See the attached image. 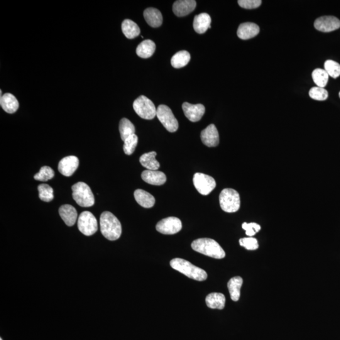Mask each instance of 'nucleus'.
<instances>
[{
	"label": "nucleus",
	"instance_id": "30",
	"mask_svg": "<svg viewBox=\"0 0 340 340\" xmlns=\"http://www.w3.org/2000/svg\"><path fill=\"white\" fill-rule=\"evenodd\" d=\"M312 78L317 87L324 88L328 82L329 75L324 70L317 68L313 71Z\"/></svg>",
	"mask_w": 340,
	"mask_h": 340
},
{
	"label": "nucleus",
	"instance_id": "20",
	"mask_svg": "<svg viewBox=\"0 0 340 340\" xmlns=\"http://www.w3.org/2000/svg\"><path fill=\"white\" fill-rule=\"evenodd\" d=\"M210 23H211V18L209 15L202 13L194 17L193 26L197 33L202 34L205 33L208 29L211 28Z\"/></svg>",
	"mask_w": 340,
	"mask_h": 340
},
{
	"label": "nucleus",
	"instance_id": "37",
	"mask_svg": "<svg viewBox=\"0 0 340 340\" xmlns=\"http://www.w3.org/2000/svg\"><path fill=\"white\" fill-rule=\"evenodd\" d=\"M242 227L244 230H245L246 235L250 237L255 235V234L260 231L261 229L260 225L254 223V222H251V223L244 222L242 224Z\"/></svg>",
	"mask_w": 340,
	"mask_h": 340
},
{
	"label": "nucleus",
	"instance_id": "27",
	"mask_svg": "<svg viewBox=\"0 0 340 340\" xmlns=\"http://www.w3.org/2000/svg\"><path fill=\"white\" fill-rule=\"evenodd\" d=\"M122 31L127 39H133L139 36L141 31L139 26L133 21L125 20L122 24Z\"/></svg>",
	"mask_w": 340,
	"mask_h": 340
},
{
	"label": "nucleus",
	"instance_id": "35",
	"mask_svg": "<svg viewBox=\"0 0 340 340\" xmlns=\"http://www.w3.org/2000/svg\"><path fill=\"white\" fill-rule=\"evenodd\" d=\"M309 95L312 99L318 100V101H323L328 97V92L327 90L324 88L318 87H312L310 90Z\"/></svg>",
	"mask_w": 340,
	"mask_h": 340
},
{
	"label": "nucleus",
	"instance_id": "29",
	"mask_svg": "<svg viewBox=\"0 0 340 340\" xmlns=\"http://www.w3.org/2000/svg\"><path fill=\"white\" fill-rule=\"evenodd\" d=\"M119 131L122 140L124 141L129 137L135 134V127L134 124L126 118L122 119L119 124Z\"/></svg>",
	"mask_w": 340,
	"mask_h": 340
},
{
	"label": "nucleus",
	"instance_id": "7",
	"mask_svg": "<svg viewBox=\"0 0 340 340\" xmlns=\"http://www.w3.org/2000/svg\"><path fill=\"white\" fill-rule=\"evenodd\" d=\"M156 116L168 131L175 133L178 130V122L170 107L165 105H160L158 107Z\"/></svg>",
	"mask_w": 340,
	"mask_h": 340
},
{
	"label": "nucleus",
	"instance_id": "9",
	"mask_svg": "<svg viewBox=\"0 0 340 340\" xmlns=\"http://www.w3.org/2000/svg\"><path fill=\"white\" fill-rule=\"evenodd\" d=\"M193 182L198 192L203 195H209L216 187L214 178L201 173H195Z\"/></svg>",
	"mask_w": 340,
	"mask_h": 340
},
{
	"label": "nucleus",
	"instance_id": "21",
	"mask_svg": "<svg viewBox=\"0 0 340 340\" xmlns=\"http://www.w3.org/2000/svg\"><path fill=\"white\" fill-rule=\"evenodd\" d=\"M0 105L2 109L9 114H14L18 110L19 103L14 95L9 94H6L2 96L0 99Z\"/></svg>",
	"mask_w": 340,
	"mask_h": 340
},
{
	"label": "nucleus",
	"instance_id": "28",
	"mask_svg": "<svg viewBox=\"0 0 340 340\" xmlns=\"http://www.w3.org/2000/svg\"><path fill=\"white\" fill-rule=\"evenodd\" d=\"M190 61V53L186 51H181L173 56L171 64L173 68H182L187 65Z\"/></svg>",
	"mask_w": 340,
	"mask_h": 340
},
{
	"label": "nucleus",
	"instance_id": "33",
	"mask_svg": "<svg viewBox=\"0 0 340 340\" xmlns=\"http://www.w3.org/2000/svg\"><path fill=\"white\" fill-rule=\"evenodd\" d=\"M324 70L332 78H337L340 76V65L336 61L327 60L324 63Z\"/></svg>",
	"mask_w": 340,
	"mask_h": 340
},
{
	"label": "nucleus",
	"instance_id": "14",
	"mask_svg": "<svg viewBox=\"0 0 340 340\" xmlns=\"http://www.w3.org/2000/svg\"><path fill=\"white\" fill-rule=\"evenodd\" d=\"M202 143L208 147H216L219 143L218 131L214 124H210L201 132Z\"/></svg>",
	"mask_w": 340,
	"mask_h": 340
},
{
	"label": "nucleus",
	"instance_id": "5",
	"mask_svg": "<svg viewBox=\"0 0 340 340\" xmlns=\"http://www.w3.org/2000/svg\"><path fill=\"white\" fill-rule=\"evenodd\" d=\"M219 203L224 212L232 213L238 211L241 205L239 193L232 188H225L219 195Z\"/></svg>",
	"mask_w": 340,
	"mask_h": 340
},
{
	"label": "nucleus",
	"instance_id": "13",
	"mask_svg": "<svg viewBox=\"0 0 340 340\" xmlns=\"http://www.w3.org/2000/svg\"><path fill=\"white\" fill-rule=\"evenodd\" d=\"M182 109L186 117L193 122L200 121L205 112V107L202 104L192 105L188 102L183 103Z\"/></svg>",
	"mask_w": 340,
	"mask_h": 340
},
{
	"label": "nucleus",
	"instance_id": "40",
	"mask_svg": "<svg viewBox=\"0 0 340 340\" xmlns=\"http://www.w3.org/2000/svg\"><path fill=\"white\" fill-rule=\"evenodd\" d=\"M0 340H3V339H2V338H0Z\"/></svg>",
	"mask_w": 340,
	"mask_h": 340
},
{
	"label": "nucleus",
	"instance_id": "12",
	"mask_svg": "<svg viewBox=\"0 0 340 340\" xmlns=\"http://www.w3.org/2000/svg\"><path fill=\"white\" fill-rule=\"evenodd\" d=\"M79 166V160L75 156H69L60 161L58 170L65 177H71Z\"/></svg>",
	"mask_w": 340,
	"mask_h": 340
},
{
	"label": "nucleus",
	"instance_id": "4",
	"mask_svg": "<svg viewBox=\"0 0 340 340\" xmlns=\"http://www.w3.org/2000/svg\"><path fill=\"white\" fill-rule=\"evenodd\" d=\"M72 196L77 204L83 207H92L95 197L91 188L84 182H78L72 186Z\"/></svg>",
	"mask_w": 340,
	"mask_h": 340
},
{
	"label": "nucleus",
	"instance_id": "38",
	"mask_svg": "<svg viewBox=\"0 0 340 340\" xmlns=\"http://www.w3.org/2000/svg\"><path fill=\"white\" fill-rule=\"evenodd\" d=\"M239 6L245 9H257L262 3L261 0H239Z\"/></svg>",
	"mask_w": 340,
	"mask_h": 340
},
{
	"label": "nucleus",
	"instance_id": "36",
	"mask_svg": "<svg viewBox=\"0 0 340 340\" xmlns=\"http://www.w3.org/2000/svg\"><path fill=\"white\" fill-rule=\"evenodd\" d=\"M239 244L248 250H256L259 247L257 239L252 237L239 239Z\"/></svg>",
	"mask_w": 340,
	"mask_h": 340
},
{
	"label": "nucleus",
	"instance_id": "10",
	"mask_svg": "<svg viewBox=\"0 0 340 340\" xmlns=\"http://www.w3.org/2000/svg\"><path fill=\"white\" fill-rule=\"evenodd\" d=\"M182 228V224L177 217H169L158 222L156 229L163 234H175Z\"/></svg>",
	"mask_w": 340,
	"mask_h": 340
},
{
	"label": "nucleus",
	"instance_id": "2",
	"mask_svg": "<svg viewBox=\"0 0 340 340\" xmlns=\"http://www.w3.org/2000/svg\"><path fill=\"white\" fill-rule=\"evenodd\" d=\"M192 248L194 251L204 255L216 259L224 258L226 253L220 244L214 239L200 238L192 242Z\"/></svg>",
	"mask_w": 340,
	"mask_h": 340
},
{
	"label": "nucleus",
	"instance_id": "19",
	"mask_svg": "<svg viewBox=\"0 0 340 340\" xmlns=\"http://www.w3.org/2000/svg\"><path fill=\"white\" fill-rule=\"evenodd\" d=\"M144 17L146 23L153 28L162 25L163 16L160 11L155 8H148L144 12Z\"/></svg>",
	"mask_w": 340,
	"mask_h": 340
},
{
	"label": "nucleus",
	"instance_id": "15",
	"mask_svg": "<svg viewBox=\"0 0 340 340\" xmlns=\"http://www.w3.org/2000/svg\"><path fill=\"white\" fill-rule=\"evenodd\" d=\"M196 6L194 0H178L173 4V13L177 17H184L194 11Z\"/></svg>",
	"mask_w": 340,
	"mask_h": 340
},
{
	"label": "nucleus",
	"instance_id": "16",
	"mask_svg": "<svg viewBox=\"0 0 340 340\" xmlns=\"http://www.w3.org/2000/svg\"><path fill=\"white\" fill-rule=\"evenodd\" d=\"M260 33V28L256 24L246 23L239 26L237 35L242 40H248L258 35Z\"/></svg>",
	"mask_w": 340,
	"mask_h": 340
},
{
	"label": "nucleus",
	"instance_id": "34",
	"mask_svg": "<svg viewBox=\"0 0 340 340\" xmlns=\"http://www.w3.org/2000/svg\"><path fill=\"white\" fill-rule=\"evenodd\" d=\"M123 146L124 153L127 155H131L136 150L138 143V137L136 134H133L124 141Z\"/></svg>",
	"mask_w": 340,
	"mask_h": 340
},
{
	"label": "nucleus",
	"instance_id": "1",
	"mask_svg": "<svg viewBox=\"0 0 340 340\" xmlns=\"http://www.w3.org/2000/svg\"><path fill=\"white\" fill-rule=\"evenodd\" d=\"M100 231L110 241H116L121 236L122 226L119 220L111 212H103L100 219Z\"/></svg>",
	"mask_w": 340,
	"mask_h": 340
},
{
	"label": "nucleus",
	"instance_id": "8",
	"mask_svg": "<svg viewBox=\"0 0 340 340\" xmlns=\"http://www.w3.org/2000/svg\"><path fill=\"white\" fill-rule=\"evenodd\" d=\"M78 228L85 236H90L97 231L98 222L96 217L89 211L83 212L78 220Z\"/></svg>",
	"mask_w": 340,
	"mask_h": 340
},
{
	"label": "nucleus",
	"instance_id": "17",
	"mask_svg": "<svg viewBox=\"0 0 340 340\" xmlns=\"http://www.w3.org/2000/svg\"><path fill=\"white\" fill-rule=\"evenodd\" d=\"M142 179L144 182L153 185H162L166 182L165 173L159 171L145 170L142 173Z\"/></svg>",
	"mask_w": 340,
	"mask_h": 340
},
{
	"label": "nucleus",
	"instance_id": "26",
	"mask_svg": "<svg viewBox=\"0 0 340 340\" xmlns=\"http://www.w3.org/2000/svg\"><path fill=\"white\" fill-rule=\"evenodd\" d=\"M157 155L155 151L144 154L139 159V161L144 168L148 170L157 171L160 167V163L156 160V156Z\"/></svg>",
	"mask_w": 340,
	"mask_h": 340
},
{
	"label": "nucleus",
	"instance_id": "18",
	"mask_svg": "<svg viewBox=\"0 0 340 340\" xmlns=\"http://www.w3.org/2000/svg\"><path fill=\"white\" fill-rule=\"evenodd\" d=\"M61 219L65 222L68 226H73L75 225L78 218L77 210L72 205L65 204L62 205L59 209Z\"/></svg>",
	"mask_w": 340,
	"mask_h": 340
},
{
	"label": "nucleus",
	"instance_id": "3",
	"mask_svg": "<svg viewBox=\"0 0 340 340\" xmlns=\"http://www.w3.org/2000/svg\"><path fill=\"white\" fill-rule=\"evenodd\" d=\"M170 265L175 270L184 274L188 278L197 281H204L207 279L206 271L197 266L192 265L183 259L175 258L170 261Z\"/></svg>",
	"mask_w": 340,
	"mask_h": 340
},
{
	"label": "nucleus",
	"instance_id": "39",
	"mask_svg": "<svg viewBox=\"0 0 340 340\" xmlns=\"http://www.w3.org/2000/svg\"><path fill=\"white\" fill-rule=\"evenodd\" d=\"M339 98H340V92H339Z\"/></svg>",
	"mask_w": 340,
	"mask_h": 340
},
{
	"label": "nucleus",
	"instance_id": "25",
	"mask_svg": "<svg viewBox=\"0 0 340 340\" xmlns=\"http://www.w3.org/2000/svg\"><path fill=\"white\" fill-rule=\"evenodd\" d=\"M156 45L153 41L145 40L140 44L136 49L137 55L141 58H149L155 53Z\"/></svg>",
	"mask_w": 340,
	"mask_h": 340
},
{
	"label": "nucleus",
	"instance_id": "22",
	"mask_svg": "<svg viewBox=\"0 0 340 340\" xmlns=\"http://www.w3.org/2000/svg\"><path fill=\"white\" fill-rule=\"evenodd\" d=\"M134 198L141 206L144 208H151L155 204V197L146 191L138 189L134 192Z\"/></svg>",
	"mask_w": 340,
	"mask_h": 340
},
{
	"label": "nucleus",
	"instance_id": "23",
	"mask_svg": "<svg viewBox=\"0 0 340 340\" xmlns=\"http://www.w3.org/2000/svg\"><path fill=\"white\" fill-rule=\"evenodd\" d=\"M205 302L210 309H223L226 304V297L221 293H210L206 297Z\"/></svg>",
	"mask_w": 340,
	"mask_h": 340
},
{
	"label": "nucleus",
	"instance_id": "6",
	"mask_svg": "<svg viewBox=\"0 0 340 340\" xmlns=\"http://www.w3.org/2000/svg\"><path fill=\"white\" fill-rule=\"evenodd\" d=\"M133 108L139 117L146 120L153 119L157 112L153 102L144 95H141L134 102Z\"/></svg>",
	"mask_w": 340,
	"mask_h": 340
},
{
	"label": "nucleus",
	"instance_id": "11",
	"mask_svg": "<svg viewBox=\"0 0 340 340\" xmlns=\"http://www.w3.org/2000/svg\"><path fill=\"white\" fill-rule=\"evenodd\" d=\"M314 26L317 31L329 33L340 28V21L335 17L324 16L315 20Z\"/></svg>",
	"mask_w": 340,
	"mask_h": 340
},
{
	"label": "nucleus",
	"instance_id": "32",
	"mask_svg": "<svg viewBox=\"0 0 340 340\" xmlns=\"http://www.w3.org/2000/svg\"><path fill=\"white\" fill-rule=\"evenodd\" d=\"M55 177V172L50 166H45L42 167L40 172L34 176V179L41 182H47Z\"/></svg>",
	"mask_w": 340,
	"mask_h": 340
},
{
	"label": "nucleus",
	"instance_id": "24",
	"mask_svg": "<svg viewBox=\"0 0 340 340\" xmlns=\"http://www.w3.org/2000/svg\"><path fill=\"white\" fill-rule=\"evenodd\" d=\"M243 282V278L241 277H234L227 283L230 296L233 301H238L240 298L241 288Z\"/></svg>",
	"mask_w": 340,
	"mask_h": 340
},
{
	"label": "nucleus",
	"instance_id": "31",
	"mask_svg": "<svg viewBox=\"0 0 340 340\" xmlns=\"http://www.w3.org/2000/svg\"><path fill=\"white\" fill-rule=\"evenodd\" d=\"M39 196L42 201L49 202L54 199V190L48 184H41L38 186Z\"/></svg>",
	"mask_w": 340,
	"mask_h": 340
}]
</instances>
